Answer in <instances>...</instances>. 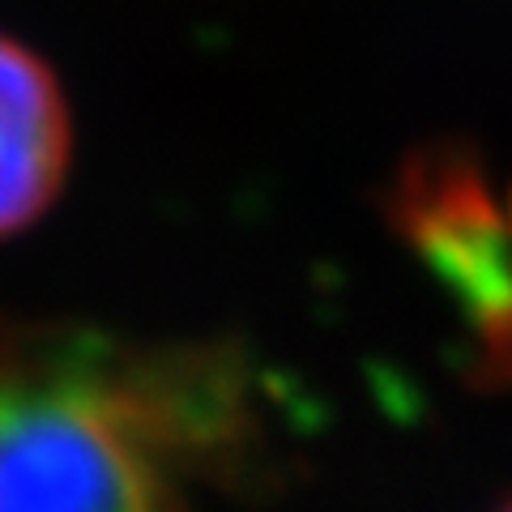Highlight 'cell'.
Instances as JSON below:
<instances>
[{
  "label": "cell",
  "instance_id": "obj_1",
  "mask_svg": "<svg viewBox=\"0 0 512 512\" xmlns=\"http://www.w3.org/2000/svg\"><path fill=\"white\" fill-rule=\"evenodd\" d=\"M244 419L210 350L0 325V512H192Z\"/></svg>",
  "mask_w": 512,
  "mask_h": 512
},
{
  "label": "cell",
  "instance_id": "obj_2",
  "mask_svg": "<svg viewBox=\"0 0 512 512\" xmlns=\"http://www.w3.org/2000/svg\"><path fill=\"white\" fill-rule=\"evenodd\" d=\"M73 158V120L52 64L0 35V239L52 210Z\"/></svg>",
  "mask_w": 512,
  "mask_h": 512
},
{
  "label": "cell",
  "instance_id": "obj_3",
  "mask_svg": "<svg viewBox=\"0 0 512 512\" xmlns=\"http://www.w3.org/2000/svg\"><path fill=\"white\" fill-rule=\"evenodd\" d=\"M500 512H512V504H508V508H500Z\"/></svg>",
  "mask_w": 512,
  "mask_h": 512
}]
</instances>
